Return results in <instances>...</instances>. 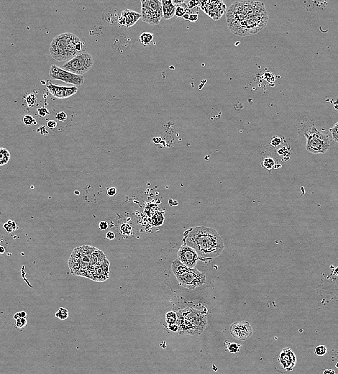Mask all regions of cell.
Wrapping results in <instances>:
<instances>
[{
  "instance_id": "obj_1",
  "label": "cell",
  "mask_w": 338,
  "mask_h": 374,
  "mask_svg": "<svg viewBox=\"0 0 338 374\" xmlns=\"http://www.w3.org/2000/svg\"><path fill=\"white\" fill-rule=\"evenodd\" d=\"M226 20L232 33L248 36L264 28L268 15L263 3L244 1L233 3L227 12Z\"/></svg>"
},
{
  "instance_id": "obj_2",
  "label": "cell",
  "mask_w": 338,
  "mask_h": 374,
  "mask_svg": "<svg viewBox=\"0 0 338 374\" xmlns=\"http://www.w3.org/2000/svg\"><path fill=\"white\" fill-rule=\"evenodd\" d=\"M183 236V243L194 249L202 261L220 256L225 247L220 234L210 227L191 228L185 232Z\"/></svg>"
},
{
  "instance_id": "obj_3",
  "label": "cell",
  "mask_w": 338,
  "mask_h": 374,
  "mask_svg": "<svg viewBox=\"0 0 338 374\" xmlns=\"http://www.w3.org/2000/svg\"><path fill=\"white\" fill-rule=\"evenodd\" d=\"M106 259L101 250L92 246L83 245L74 249L68 264L71 274L90 278L93 271Z\"/></svg>"
},
{
  "instance_id": "obj_4",
  "label": "cell",
  "mask_w": 338,
  "mask_h": 374,
  "mask_svg": "<svg viewBox=\"0 0 338 374\" xmlns=\"http://www.w3.org/2000/svg\"><path fill=\"white\" fill-rule=\"evenodd\" d=\"M84 42L71 33L60 34L53 38L50 45V53L57 61H69L83 52Z\"/></svg>"
},
{
  "instance_id": "obj_5",
  "label": "cell",
  "mask_w": 338,
  "mask_h": 374,
  "mask_svg": "<svg viewBox=\"0 0 338 374\" xmlns=\"http://www.w3.org/2000/svg\"><path fill=\"white\" fill-rule=\"evenodd\" d=\"M178 332L191 335H201L207 324V319L203 313L192 308L181 310L177 315Z\"/></svg>"
},
{
  "instance_id": "obj_6",
  "label": "cell",
  "mask_w": 338,
  "mask_h": 374,
  "mask_svg": "<svg viewBox=\"0 0 338 374\" xmlns=\"http://www.w3.org/2000/svg\"><path fill=\"white\" fill-rule=\"evenodd\" d=\"M171 269L178 281V284L189 290H194L197 288L202 287L206 282L205 273L196 268L186 267L178 259L173 261Z\"/></svg>"
},
{
  "instance_id": "obj_7",
  "label": "cell",
  "mask_w": 338,
  "mask_h": 374,
  "mask_svg": "<svg viewBox=\"0 0 338 374\" xmlns=\"http://www.w3.org/2000/svg\"><path fill=\"white\" fill-rule=\"evenodd\" d=\"M304 135L306 138V149L312 154H325L330 147V140L328 135L322 133L316 128L312 122L302 120Z\"/></svg>"
},
{
  "instance_id": "obj_8",
  "label": "cell",
  "mask_w": 338,
  "mask_h": 374,
  "mask_svg": "<svg viewBox=\"0 0 338 374\" xmlns=\"http://www.w3.org/2000/svg\"><path fill=\"white\" fill-rule=\"evenodd\" d=\"M94 65V59L89 53L81 52L73 58L66 61L62 69L74 74L82 76L87 73Z\"/></svg>"
},
{
  "instance_id": "obj_9",
  "label": "cell",
  "mask_w": 338,
  "mask_h": 374,
  "mask_svg": "<svg viewBox=\"0 0 338 374\" xmlns=\"http://www.w3.org/2000/svg\"><path fill=\"white\" fill-rule=\"evenodd\" d=\"M141 19L150 25H158L163 17L162 2L159 0H142Z\"/></svg>"
},
{
  "instance_id": "obj_10",
  "label": "cell",
  "mask_w": 338,
  "mask_h": 374,
  "mask_svg": "<svg viewBox=\"0 0 338 374\" xmlns=\"http://www.w3.org/2000/svg\"><path fill=\"white\" fill-rule=\"evenodd\" d=\"M49 76L53 80L61 81L66 84H72L75 87L81 86L84 83V78L83 76L74 74L53 64L50 66V70H49Z\"/></svg>"
},
{
  "instance_id": "obj_11",
  "label": "cell",
  "mask_w": 338,
  "mask_h": 374,
  "mask_svg": "<svg viewBox=\"0 0 338 374\" xmlns=\"http://www.w3.org/2000/svg\"><path fill=\"white\" fill-rule=\"evenodd\" d=\"M199 6L202 11L214 20H220L226 11V5L222 1H200Z\"/></svg>"
},
{
  "instance_id": "obj_12",
  "label": "cell",
  "mask_w": 338,
  "mask_h": 374,
  "mask_svg": "<svg viewBox=\"0 0 338 374\" xmlns=\"http://www.w3.org/2000/svg\"><path fill=\"white\" fill-rule=\"evenodd\" d=\"M177 255L178 261L185 266L190 268H194L199 259L197 252L185 243L181 246Z\"/></svg>"
},
{
  "instance_id": "obj_13",
  "label": "cell",
  "mask_w": 338,
  "mask_h": 374,
  "mask_svg": "<svg viewBox=\"0 0 338 374\" xmlns=\"http://www.w3.org/2000/svg\"><path fill=\"white\" fill-rule=\"evenodd\" d=\"M230 334L240 340H246L253 335V329L248 322H237L233 323L230 328Z\"/></svg>"
},
{
  "instance_id": "obj_14",
  "label": "cell",
  "mask_w": 338,
  "mask_h": 374,
  "mask_svg": "<svg viewBox=\"0 0 338 374\" xmlns=\"http://www.w3.org/2000/svg\"><path fill=\"white\" fill-rule=\"evenodd\" d=\"M48 90L52 96L57 99H66L76 94L78 92V88L75 86H60L55 85L50 81H48L46 84Z\"/></svg>"
},
{
  "instance_id": "obj_15",
  "label": "cell",
  "mask_w": 338,
  "mask_h": 374,
  "mask_svg": "<svg viewBox=\"0 0 338 374\" xmlns=\"http://www.w3.org/2000/svg\"><path fill=\"white\" fill-rule=\"evenodd\" d=\"M279 361L282 368L284 369L286 371H291L296 366V356L291 349L286 347L281 352Z\"/></svg>"
},
{
  "instance_id": "obj_16",
  "label": "cell",
  "mask_w": 338,
  "mask_h": 374,
  "mask_svg": "<svg viewBox=\"0 0 338 374\" xmlns=\"http://www.w3.org/2000/svg\"><path fill=\"white\" fill-rule=\"evenodd\" d=\"M140 18H141L140 13L127 9L122 12L121 15L118 18V22L120 25L129 27L136 24Z\"/></svg>"
},
{
  "instance_id": "obj_17",
  "label": "cell",
  "mask_w": 338,
  "mask_h": 374,
  "mask_svg": "<svg viewBox=\"0 0 338 374\" xmlns=\"http://www.w3.org/2000/svg\"><path fill=\"white\" fill-rule=\"evenodd\" d=\"M109 261L106 259L104 263L97 266L93 271L89 278L95 281H104L107 280L109 274Z\"/></svg>"
},
{
  "instance_id": "obj_18",
  "label": "cell",
  "mask_w": 338,
  "mask_h": 374,
  "mask_svg": "<svg viewBox=\"0 0 338 374\" xmlns=\"http://www.w3.org/2000/svg\"><path fill=\"white\" fill-rule=\"evenodd\" d=\"M162 2V10L163 17L165 20H170L175 15L176 7L172 0H163Z\"/></svg>"
},
{
  "instance_id": "obj_19",
  "label": "cell",
  "mask_w": 338,
  "mask_h": 374,
  "mask_svg": "<svg viewBox=\"0 0 338 374\" xmlns=\"http://www.w3.org/2000/svg\"><path fill=\"white\" fill-rule=\"evenodd\" d=\"M176 9L175 15L177 17H183L186 13H192L191 10H189L186 1H183L181 4L176 5Z\"/></svg>"
},
{
  "instance_id": "obj_20",
  "label": "cell",
  "mask_w": 338,
  "mask_h": 374,
  "mask_svg": "<svg viewBox=\"0 0 338 374\" xmlns=\"http://www.w3.org/2000/svg\"><path fill=\"white\" fill-rule=\"evenodd\" d=\"M11 154L7 149L4 148H0V166H2L8 164L10 161Z\"/></svg>"
},
{
  "instance_id": "obj_21",
  "label": "cell",
  "mask_w": 338,
  "mask_h": 374,
  "mask_svg": "<svg viewBox=\"0 0 338 374\" xmlns=\"http://www.w3.org/2000/svg\"><path fill=\"white\" fill-rule=\"evenodd\" d=\"M277 153L279 156H281L282 158V159L284 161H286L287 160H288L290 158V156H291V150H290V147L288 145H283L282 147H281L280 148L277 149Z\"/></svg>"
},
{
  "instance_id": "obj_22",
  "label": "cell",
  "mask_w": 338,
  "mask_h": 374,
  "mask_svg": "<svg viewBox=\"0 0 338 374\" xmlns=\"http://www.w3.org/2000/svg\"><path fill=\"white\" fill-rule=\"evenodd\" d=\"M153 35L150 33H143L139 37V41L143 45L146 46L149 45L153 41Z\"/></svg>"
},
{
  "instance_id": "obj_23",
  "label": "cell",
  "mask_w": 338,
  "mask_h": 374,
  "mask_svg": "<svg viewBox=\"0 0 338 374\" xmlns=\"http://www.w3.org/2000/svg\"><path fill=\"white\" fill-rule=\"evenodd\" d=\"M262 166L267 170H271L273 168H276V161H275L274 158H271V157H265L263 160Z\"/></svg>"
},
{
  "instance_id": "obj_24",
  "label": "cell",
  "mask_w": 338,
  "mask_h": 374,
  "mask_svg": "<svg viewBox=\"0 0 338 374\" xmlns=\"http://www.w3.org/2000/svg\"><path fill=\"white\" fill-rule=\"evenodd\" d=\"M224 345H225V347L228 350V351L231 353H235V352L240 351V346L242 345H237V343H230L228 341H225Z\"/></svg>"
},
{
  "instance_id": "obj_25",
  "label": "cell",
  "mask_w": 338,
  "mask_h": 374,
  "mask_svg": "<svg viewBox=\"0 0 338 374\" xmlns=\"http://www.w3.org/2000/svg\"><path fill=\"white\" fill-rule=\"evenodd\" d=\"M164 221V217H163V214L161 212H158V213L155 214L152 218V224L155 226H158V225H161L162 223Z\"/></svg>"
},
{
  "instance_id": "obj_26",
  "label": "cell",
  "mask_w": 338,
  "mask_h": 374,
  "mask_svg": "<svg viewBox=\"0 0 338 374\" xmlns=\"http://www.w3.org/2000/svg\"><path fill=\"white\" fill-rule=\"evenodd\" d=\"M55 316L61 320H65L69 317V311L64 307H61L55 314Z\"/></svg>"
},
{
  "instance_id": "obj_27",
  "label": "cell",
  "mask_w": 338,
  "mask_h": 374,
  "mask_svg": "<svg viewBox=\"0 0 338 374\" xmlns=\"http://www.w3.org/2000/svg\"><path fill=\"white\" fill-rule=\"evenodd\" d=\"M24 101H25L27 107H32L35 104H36V101H37L36 96H35L34 94H27V96L24 97Z\"/></svg>"
},
{
  "instance_id": "obj_28",
  "label": "cell",
  "mask_w": 338,
  "mask_h": 374,
  "mask_svg": "<svg viewBox=\"0 0 338 374\" xmlns=\"http://www.w3.org/2000/svg\"><path fill=\"white\" fill-rule=\"evenodd\" d=\"M22 122L25 125L27 126L32 125V124H34V125L35 124L36 125L37 124V122L35 120V118L30 115H24L22 118Z\"/></svg>"
},
{
  "instance_id": "obj_29",
  "label": "cell",
  "mask_w": 338,
  "mask_h": 374,
  "mask_svg": "<svg viewBox=\"0 0 338 374\" xmlns=\"http://www.w3.org/2000/svg\"><path fill=\"white\" fill-rule=\"evenodd\" d=\"M27 325V319L26 318H20L16 320L15 327L18 330H22Z\"/></svg>"
},
{
  "instance_id": "obj_30",
  "label": "cell",
  "mask_w": 338,
  "mask_h": 374,
  "mask_svg": "<svg viewBox=\"0 0 338 374\" xmlns=\"http://www.w3.org/2000/svg\"><path fill=\"white\" fill-rule=\"evenodd\" d=\"M270 144H271V145L272 146V147L275 148H279V147H280L281 145L282 144V139L280 138V137H278V136L273 137Z\"/></svg>"
},
{
  "instance_id": "obj_31",
  "label": "cell",
  "mask_w": 338,
  "mask_h": 374,
  "mask_svg": "<svg viewBox=\"0 0 338 374\" xmlns=\"http://www.w3.org/2000/svg\"><path fill=\"white\" fill-rule=\"evenodd\" d=\"M332 133V137L335 142H338V122L336 123L332 128L330 129Z\"/></svg>"
},
{
  "instance_id": "obj_32",
  "label": "cell",
  "mask_w": 338,
  "mask_h": 374,
  "mask_svg": "<svg viewBox=\"0 0 338 374\" xmlns=\"http://www.w3.org/2000/svg\"><path fill=\"white\" fill-rule=\"evenodd\" d=\"M314 352L318 356H323L327 353V347L325 345H318L314 350Z\"/></svg>"
},
{
  "instance_id": "obj_33",
  "label": "cell",
  "mask_w": 338,
  "mask_h": 374,
  "mask_svg": "<svg viewBox=\"0 0 338 374\" xmlns=\"http://www.w3.org/2000/svg\"><path fill=\"white\" fill-rule=\"evenodd\" d=\"M120 231H121L122 235H129L131 234V232H132V228H131V227L129 224H124L120 227Z\"/></svg>"
},
{
  "instance_id": "obj_34",
  "label": "cell",
  "mask_w": 338,
  "mask_h": 374,
  "mask_svg": "<svg viewBox=\"0 0 338 374\" xmlns=\"http://www.w3.org/2000/svg\"><path fill=\"white\" fill-rule=\"evenodd\" d=\"M166 321L169 323H174L177 321V315L175 312H170L166 315Z\"/></svg>"
},
{
  "instance_id": "obj_35",
  "label": "cell",
  "mask_w": 338,
  "mask_h": 374,
  "mask_svg": "<svg viewBox=\"0 0 338 374\" xmlns=\"http://www.w3.org/2000/svg\"><path fill=\"white\" fill-rule=\"evenodd\" d=\"M55 117H56V119L58 120V121L64 122L67 120L68 117H67V115H66L64 112H60L57 114Z\"/></svg>"
},
{
  "instance_id": "obj_36",
  "label": "cell",
  "mask_w": 338,
  "mask_h": 374,
  "mask_svg": "<svg viewBox=\"0 0 338 374\" xmlns=\"http://www.w3.org/2000/svg\"><path fill=\"white\" fill-rule=\"evenodd\" d=\"M38 115H39L40 116H41V117H45L46 115H50V112H49L47 108H45V107H41V108L38 109Z\"/></svg>"
},
{
  "instance_id": "obj_37",
  "label": "cell",
  "mask_w": 338,
  "mask_h": 374,
  "mask_svg": "<svg viewBox=\"0 0 338 374\" xmlns=\"http://www.w3.org/2000/svg\"><path fill=\"white\" fill-rule=\"evenodd\" d=\"M186 1L189 10H191V9L194 8V7L199 5V1H194V0H192V1Z\"/></svg>"
},
{
  "instance_id": "obj_38",
  "label": "cell",
  "mask_w": 338,
  "mask_h": 374,
  "mask_svg": "<svg viewBox=\"0 0 338 374\" xmlns=\"http://www.w3.org/2000/svg\"><path fill=\"white\" fill-rule=\"evenodd\" d=\"M27 317V313H26L24 311H21V312H18L14 315V319L15 320L20 319V318H26Z\"/></svg>"
},
{
  "instance_id": "obj_39",
  "label": "cell",
  "mask_w": 338,
  "mask_h": 374,
  "mask_svg": "<svg viewBox=\"0 0 338 374\" xmlns=\"http://www.w3.org/2000/svg\"><path fill=\"white\" fill-rule=\"evenodd\" d=\"M116 193H117L116 188L111 187V188H109V189H107V194L109 195V196H115V195L116 194Z\"/></svg>"
},
{
  "instance_id": "obj_40",
  "label": "cell",
  "mask_w": 338,
  "mask_h": 374,
  "mask_svg": "<svg viewBox=\"0 0 338 374\" xmlns=\"http://www.w3.org/2000/svg\"><path fill=\"white\" fill-rule=\"evenodd\" d=\"M108 223L106 222V221H101L100 222L99 224V227L100 228V230H105L106 229L108 228Z\"/></svg>"
},
{
  "instance_id": "obj_41",
  "label": "cell",
  "mask_w": 338,
  "mask_h": 374,
  "mask_svg": "<svg viewBox=\"0 0 338 374\" xmlns=\"http://www.w3.org/2000/svg\"><path fill=\"white\" fill-rule=\"evenodd\" d=\"M47 127L49 129H54L57 127V122L55 120H49L47 122Z\"/></svg>"
},
{
  "instance_id": "obj_42",
  "label": "cell",
  "mask_w": 338,
  "mask_h": 374,
  "mask_svg": "<svg viewBox=\"0 0 338 374\" xmlns=\"http://www.w3.org/2000/svg\"><path fill=\"white\" fill-rule=\"evenodd\" d=\"M199 17V14H193L191 13L189 15V17L188 20L191 21V22H196V21L198 20Z\"/></svg>"
},
{
  "instance_id": "obj_43",
  "label": "cell",
  "mask_w": 338,
  "mask_h": 374,
  "mask_svg": "<svg viewBox=\"0 0 338 374\" xmlns=\"http://www.w3.org/2000/svg\"><path fill=\"white\" fill-rule=\"evenodd\" d=\"M37 131H38V132H39V133H41V135H47L48 134V132L47 130H46V128H45V126H41V127H39V128L38 129V130H37Z\"/></svg>"
},
{
  "instance_id": "obj_44",
  "label": "cell",
  "mask_w": 338,
  "mask_h": 374,
  "mask_svg": "<svg viewBox=\"0 0 338 374\" xmlns=\"http://www.w3.org/2000/svg\"><path fill=\"white\" fill-rule=\"evenodd\" d=\"M272 75H273L272 73H265L264 74V78H265V81H269V82H275V81H274V80H272V79H271V78H270V77H271V76H272Z\"/></svg>"
},
{
  "instance_id": "obj_45",
  "label": "cell",
  "mask_w": 338,
  "mask_h": 374,
  "mask_svg": "<svg viewBox=\"0 0 338 374\" xmlns=\"http://www.w3.org/2000/svg\"><path fill=\"white\" fill-rule=\"evenodd\" d=\"M106 238H107V239H109V240H112L115 239V233H114V232H108L107 233H106Z\"/></svg>"
},
{
  "instance_id": "obj_46",
  "label": "cell",
  "mask_w": 338,
  "mask_h": 374,
  "mask_svg": "<svg viewBox=\"0 0 338 374\" xmlns=\"http://www.w3.org/2000/svg\"><path fill=\"white\" fill-rule=\"evenodd\" d=\"M4 228L5 229V230H7V232H12V231H13V230H12V227H11L10 224H7V223H4Z\"/></svg>"
},
{
  "instance_id": "obj_47",
  "label": "cell",
  "mask_w": 338,
  "mask_h": 374,
  "mask_svg": "<svg viewBox=\"0 0 338 374\" xmlns=\"http://www.w3.org/2000/svg\"><path fill=\"white\" fill-rule=\"evenodd\" d=\"M323 374H336L335 371L332 369H326V370L324 371Z\"/></svg>"
},
{
  "instance_id": "obj_48",
  "label": "cell",
  "mask_w": 338,
  "mask_h": 374,
  "mask_svg": "<svg viewBox=\"0 0 338 374\" xmlns=\"http://www.w3.org/2000/svg\"><path fill=\"white\" fill-rule=\"evenodd\" d=\"M10 226L12 227V230H13V231H15V230H17L18 229H19V227H18L17 225L16 222H14V221L12 222V224H11Z\"/></svg>"
},
{
  "instance_id": "obj_49",
  "label": "cell",
  "mask_w": 338,
  "mask_h": 374,
  "mask_svg": "<svg viewBox=\"0 0 338 374\" xmlns=\"http://www.w3.org/2000/svg\"><path fill=\"white\" fill-rule=\"evenodd\" d=\"M153 141L154 143H155V144H158V143H159V142H160V138H153Z\"/></svg>"
},
{
  "instance_id": "obj_50",
  "label": "cell",
  "mask_w": 338,
  "mask_h": 374,
  "mask_svg": "<svg viewBox=\"0 0 338 374\" xmlns=\"http://www.w3.org/2000/svg\"><path fill=\"white\" fill-rule=\"evenodd\" d=\"M5 253V248L3 246H0V253L4 254Z\"/></svg>"
},
{
  "instance_id": "obj_51",
  "label": "cell",
  "mask_w": 338,
  "mask_h": 374,
  "mask_svg": "<svg viewBox=\"0 0 338 374\" xmlns=\"http://www.w3.org/2000/svg\"><path fill=\"white\" fill-rule=\"evenodd\" d=\"M333 273H334L335 275H337L338 276V267H336L335 268L334 271H333Z\"/></svg>"
},
{
  "instance_id": "obj_52",
  "label": "cell",
  "mask_w": 338,
  "mask_h": 374,
  "mask_svg": "<svg viewBox=\"0 0 338 374\" xmlns=\"http://www.w3.org/2000/svg\"><path fill=\"white\" fill-rule=\"evenodd\" d=\"M74 194H76L78 195V194H79V192H78V191H75V192H74Z\"/></svg>"
},
{
  "instance_id": "obj_53",
  "label": "cell",
  "mask_w": 338,
  "mask_h": 374,
  "mask_svg": "<svg viewBox=\"0 0 338 374\" xmlns=\"http://www.w3.org/2000/svg\"><path fill=\"white\" fill-rule=\"evenodd\" d=\"M335 366H336V368H338V361H337V363H336V364H335Z\"/></svg>"
}]
</instances>
